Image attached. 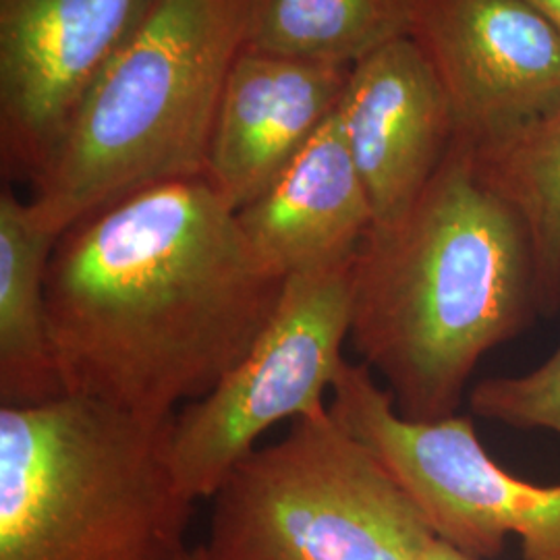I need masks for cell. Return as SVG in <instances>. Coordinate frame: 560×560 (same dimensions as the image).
I'll return each instance as SVG.
<instances>
[{
  "label": "cell",
  "instance_id": "obj_9",
  "mask_svg": "<svg viewBox=\"0 0 560 560\" xmlns=\"http://www.w3.org/2000/svg\"><path fill=\"white\" fill-rule=\"evenodd\" d=\"M411 38L474 150L560 106V30L527 0H418Z\"/></svg>",
  "mask_w": 560,
  "mask_h": 560
},
{
  "label": "cell",
  "instance_id": "obj_15",
  "mask_svg": "<svg viewBox=\"0 0 560 560\" xmlns=\"http://www.w3.org/2000/svg\"><path fill=\"white\" fill-rule=\"evenodd\" d=\"M467 145V143H465ZM486 183L525 222L536 249L540 312L560 310V106L546 117L474 150Z\"/></svg>",
  "mask_w": 560,
  "mask_h": 560
},
{
  "label": "cell",
  "instance_id": "obj_17",
  "mask_svg": "<svg viewBox=\"0 0 560 560\" xmlns=\"http://www.w3.org/2000/svg\"><path fill=\"white\" fill-rule=\"evenodd\" d=\"M421 560H481L476 559V557H469V555H465V552H460L457 548H453V546H448V544H444L441 540H434L430 544V548L425 550V555H423V559Z\"/></svg>",
  "mask_w": 560,
  "mask_h": 560
},
{
  "label": "cell",
  "instance_id": "obj_14",
  "mask_svg": "<svg viewBox=\"0 0 560 560\" xmlns=\"http://www.w3.org/2000/svg\"><path fill=\"white\" fill-rule=\"evenodd\" d=\"M418 0H247L243 50L355 67L411 36Z\"/></svg>",
  "mask_w": 560,
  "mask_h": 560
},
{
  "label": "cell",
  "instance_id": "obj_2",
  "mask_svg": "<svg viewBox=\"0 0 560 560\" xmlns=\"http://www.w3.org/2000/svg\"><path fill=\"white\" fill-rule=\"evenodd\" d=\"M536 314L529 231L455 140L418 200L361 243L349 340L400 416L444 420L457 416L480 361Z\"/></svg>",
  "mask_w": 560,
  "mask_h": 560
},
{
  "label": "cell",
  "instance_id": "obj_3",
  "mask_svg": "<svg viewBox=\"0 0 560 560\" xmlns=\"http://www.w3.org/2000/svg\"><path fill=\"white\" fill-rule=\"evenodd\" d=\"M247 0H159L69 120L30 200L57 237L140 191L206 177Z\"/></svg>",
  "mask_w": 560,
  "mask_h": 560
},
{
  "label": "cell",
  "instance_id": "obj_16",
  "mask_svg": "<svg viewBox=\"0 0 560 560\" xmlns=\"http://www.w3.org/2000/svg\"><path fill=\"white\" fill-rule=\"evenodd\" d=\"M474 416L520 430L560 436V345L548 360L520 376H497L469 393Z\"/></svg>",
  "mask_w": 560,
  "mask_h": 560
},
{
  "label": "cell",
  "instance_id": "obj_18",
  "mask_svg": "<svg viewBox=\"0 0 560 560\" xmlns=\"http://www.w3.org/2000/svg\"><path fill=\"white\" fill-rule=\"evenodd\" d=\"M560 30V0H527Z\"/></svg>",
  "mask_w": 560,
  "mask_h": 560
},
{
  "label": "cell",
  "instance_id": "obj_5",
  "mask_svg": "<svg viewBox=\"0 0 560 560\" xmlns=\"http://www.w3.org/2000/svg\"><path fill=\"white\" fill-rule=\"evenodd\" d=\"M212 501L203 560H421L436 540L330 409L247 455Z\"/></svg>",
  "mask_w": 560,
  "mask_h": 560
},
{
  "label": "cell",
  "instance_id": "obj_11",
  "mask_svg": "<svg viewBox=\"0 0 560 560\" xmlns=\"http://www.w3.org/2000/svg\"><path fill=\"white\" fill-rule=\"evenodd\" d=\"M353 67L241 48L222 88L206 179L233 210L277 180L339 106Z\"/></svg>",
  "mask_w": 560,
  "mask_h": 560
},
{
  "label": "cell",
  "instance_id": "obj_13",
  "mask_svg": "<svg viewBox=\"0 0 560 560\" xmlns=\"http://www.w3.org/2000/svg\"><path fill=\"white\" fill-rule=\"evenodd\" d=\"M59 237L11 187L0 194V400L40 405L65 395L50 339L46 275Z\"/></svg>",
  "mask_w": 560,
  "mask_h": 560
},
{
  "label": "cell",
  "instance_id": "obj_6",
  "mask_svg": "<svg viewBox=\"0 0 560 560\" xmlns=\"http://www.w3.org/2000/svg\"><path fill=\"white\" fill-rule=\"evenodd\" d=\"M328 409L381 460L436 540L492 560L515 536L523 559H560V483L509 474L488 455L469 418L409 420L372 370L349 360Z\"/></svg>",
  "mask_w": 560,
  "mask_h": 560
},
{
  "label": "cell",
  "instance_id": "obj_7",
  "mask_svg": "<svg viewBox=\"0 0 560 560\" xmlns=\"http://www.w3.org/2000/svg\"><path fill=\"white\" fill-rule=\"evenodd\" d=\"M351 264L284 280L272 318L243 360L203 399L175 413L168 457L194 501L212 499L270 428L328 409L326 397L347 361Z\"/></svg>",
  "mask_w": 560,
  "mask_h": 560
},
{
  "label": "cell",
  "instance_id": "obj_12",
  "mask_svg": "<svg viewBox=\"0 0 560 560\" xmlns=\"http://www.w3.org/2000/svg\"><path fill=\"white\" fill-rule=\"evenodd\" d=\"M237 219L254 252L282 279L355 258L374 226V208L337 110Z\"/></svg>",
  "mask_w": 560,
  "mask_h": 560
},
{
  "label": "cell",
  "instance_id": "obj_1",
  "mask_svg": "<svg viewBox=\"0 0 560 560\" xmlns=\"http://www.w3.org/2000/svg\"><path fill=\"white\" fill-rule=\"evenodd\" d=\"M212 183L140 191L60 235L46 275L65 395L171 420L243 360L279 305Z\"/></svg>",
  "mask_w": 560,
  "mask_h": 560
},
{
  "label": "cell",
  "instance_id": "obj_10",
  "mask_svg": "<svg viewBox=\"0 0 560 560\" xmlns=\"http://www.w3.org/2000/svg\"><path fill=\"white\" fill-rule=\"evenodd\" d=\"M340 131L374 208V224L418 200L457 140L439 73L411 36L360 60L337 106Z\"/></svg>",
  "mask_w": 560,
  "mask_h": 560
},
{
  "label": "cell",
  "instance_id": "obj_19",
  "mask_svg": "<svg viewBox=\"0 0 560 560\" xmlns=\"http://www.w3.org/2000/svg\"><path fill=\"white\" fill-rule=\"evenodd\" d=\"M187 560H203V557H201L200 546H198V548H194V550L189 552V557H187Z\"/></svg>",
  "mask_w": 560,
  "mask_h": 560
},
{
  "label": "cell",
  "instance_id": "obj_4",
  "mask_svg": "<svg viewBox=\"0 0 560 560\" xmlns=\"http://www.w3.org/2000/svg\"><path fill=\"white\" fill-rule=\"evenodd\" d=\"M171 420L62 395L0 407V560H187Z\"/></svg>",
  "mask_w": 560,
  "mask_h": 560
},
{
  "label": "cell",
  "instance_id": "obj_8",
  "mask_svg": "<svg viewBox=\"0 0 560 560\" xmlns=\"http://www.w3.org/2000/svg\"><path fill=\"white\" fill-rule=\"evenodd\" d=\"M159 0H0V159L32 185Z\"/></svg>",
  "mask_w": 560,
  "mask_h": 560
},
{
  "label": "cell",
  "instance_id": "obj_20",
  "mask_svg": "<svg viewBox=\"0 0 560 560\" xmlns=\"http://www.w3.org/2000/svg\"><path fill=\"white\" fill-rule=\"evenodd\" d=\"M555 560H560V559H555Z\"/></svg>",
  "mask_w": 560,
  "mask_h": 560
}]
</instances>
